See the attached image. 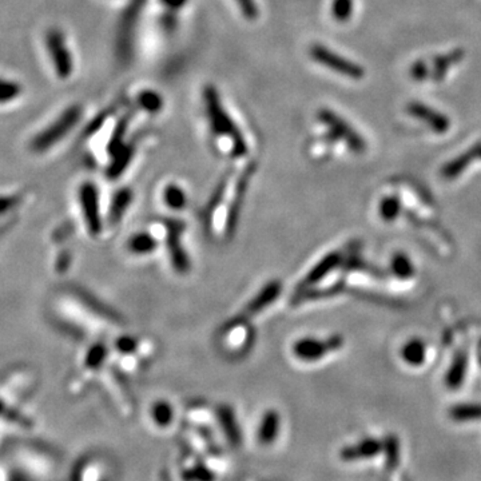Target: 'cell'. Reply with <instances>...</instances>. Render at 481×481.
I'll return each instance as SVG.
<instances>
[{"instance_id": "cell-20", "label": "cell", "mask_w": 481, "mask_h": 481, "mask_svg": "<svg viewBox=\"0 0 481 481\" xmlns=\"http://www.w3.org/2000/svg\"><path fill=\"white\" fill-rule=\"evenodd\" d=\"M353 12V0H333L332 14L335 21H348Z\"/></svg>"}, {"instance_id": "cell-9", "label": "cell", "mask_w": 481, "mask_h": 481, "mask_svg": "<svg viewBox=\"0 0 481 481\" xmlns=\"http://www.w3.org/2000/svg\"><path fill=\"white\" fill-rule=\"evenodd\" d=\"M475 158H481V142L475 145L472 148H469L467 153L461 154L460 157L455 158L452 162L446 164L442 168V175L446 179H452L456 178L458 175H460L461 173L468 168Z\"/></svg>"}, {"instance_id": "cell-5", "label": "cell", "mask_w": 481, "mask_h": 481, "mask_svg": "<svg viewBox=\"0 0 481 481\" xmlns=\"http://www.w3.org/2000/svg\"><path fill=\"white\" fill-rule=\"evenodd\" d=\"M320 119L328 126V128L331 130V132L335 135V138H340L341 141H344L349 146V148H352L355 153H364L365 151L366 146H365V142L362 141V138L333 111L321 110Z\"/></svg>"}, {"instance_id": "cell-23", "label": "cell", "mask_w": 481, "mask_h": 481, "mask_svg": "<svg viewBox=\"0 0 481 481\" xmlns=\"http://www.w3.org/2000/svg\"><path fill=\"white\" fill-rule=\"evenodd\" d=\"M411 75L416 81H424L429 77V67L424 61L415 63L411 68Z\"/></svg>"}, {"instance_id": "cell-19", "label": "cell", "mask_w": 481, "mask_h": 481, "mask_svg": "<svg viewBox=\"0 0 481 481\" xmlns=\"http://www.w3.org/2000/svg\"><path fill=\"white\" fill-rule=\"evenodd\" d=\"M138 105L141 106L144 110H146L148 112H157L162 108L164 102L162 98L154 92V91H144L139 97H138Z\"/></svg>"}, {"instance_id": "cell-12", "label": "cell", "mask_w": 481, "mask_h": 481, "mask_svg": "<svg viewBox=\"0 0 481 481\" xmlns=\"http://www.w3.org/2000/svg\"><path fill=\"white\" fill-rule=\"evenodd\" d=\"M404 361L412 366H420L425 361V345L421 340H411L406 342L401 351Z\"/></svg>"}, {"instance_id": "cell-18", "label": "cell", "mask_w": 481, "mask_h": 481, "mask_svg": "<svg viewBox=\"0 0 481 481\" xmlns=\"http://www.w3.org/2000/svg\"><path fill=\"white\" fill-rule=\"evenodd\" d=\"M401 211V204L396 197H386L380 204V215L384 221L392 222L397 218Z\"/></svg>"}, {"instance_id": "cell-11", "label": "cell", "mask_w": 481, "mask_h": 481, "mask_svg": "<svg viewBox=\"0 0 481 481\" xmlns=\"http://www.w3.org/2000/svg\"><path fill=\"white\" fill-rule=\"evenodd\" d=\"M81 202H82V208H84V217H87L88 219V226L95 230L98 229V219L95 214V204L97 202V191L95 188L90 184H86L81 188Z\"/></svg>"}, {"instance_id": "cell-3", "label": "cell", "mask_w": 481, "mask_h": 481, "mask_svg": "<svg viewBox=\"0 0 481 481\" xmlns=\"http://www.w3.org/2000/svg\"><path fill=\"white\" fill-rule=\"evenodd\" d=\"M44 42L58 78L68 79L74 71V61L62 30L58 27L48 28Z\"/></svg>"}, {"instance_id": "cell-7", "label": "cell", "mask_w": 481, "mask_h": 481, "mask_svg": "<svg viewBox=\"0 0 481 481\" xmlns=\"http://www.w3.org/2000/svg\"><path fill=\"white\" fill-rule=\"evenodd\" d=\"M408 112L412 117L425 122L433 131H436L439 134L446 132L451 127V121L445 115H442L439 111H436L428 106L419 104V102H415V104H411L408 106Z\"/></svg>"}, {"instance_id": "cell-6", "label": "cell", "mask_w": 481, "mask_h": 481, "mask_svg": "<svg viewBox=\"0 0 481 481\" xmlns=\"http://www.w3.org/2000/svg\"><path fill=\"white\" fill-rule=\"evenodd\" d=\"M342 345H344V340L340 335H333L325 341L305 338L297 342V345L294 346V353L301 360L315 361L326 356L329 352L340 349Z\"/></svg>"}, {"instance_id": "cell-13", "label": "cell", "mask_w": 481, "mask_h": 481, "mask_svg": "<svg viewBox=\"0 0 481 481\" xmlns=\"http://www.w3.org/2000/svg\"><path fill=\"white\" fill-rule=\"evenodd\" d=\"M341 261V255L338 253H333L326 255L312 272L309 273V275L306 277V282L308 284H315L318 281H321L326 274L332 272L335 266L340 264Z\"/></svg>"}, {"instance_id": "cell-21", "label": "cell", "mask_w": 481, "mask_h": 481, "mask_svg": "<svg viewBox=\"0 0 481 481\" xmlns=\"http://www.w3.org/2000/svg\"><path fill=\"white\" fill-rule=\"evenodd\" d=\"M0 418L7 420V421H10V422L19 424V425H28V424H30L27 420L21 416L19 412L11 409V408H10L8 405H6L1 400H0Z\"/></svg>"}, {"instance_id": "cell-2", "label": "cell", "mask_w": 481, "mask_h": 481, "mask_svg": "<svg viewBox=\"0 0 481 481\" xmlns=\"http://www.w3.org/2000/svg\"><path fill=\"white\" fill-rule=\"evenodd\" d=\"M205 102H206V110H208V115H209L211 130L217 135L230 138L234 144L235 155L245 153V144L242 141V137L238 132L237 126L234 125V122L231 121L230 115L222 107V104L219 101V97H218L215 88L208 87L205 90Z\"/></svg>"}, {"instance_id": "cell-10", "label": "cell", "mask_w": 481, "mask_h": 481, "mask_svg": "<svg viewBox=\"0 0 481 481\" xmlns=\"http://www.w3.org/2000/svg\"><path fill=\"white\" fill-rule=\"evenodd\" d=\"M467 366H468V358L464 352H459L456 357L453 358L446 376H445V384L449 389H459L461 384L464 382V378L467 375Z\"/></svg>"}, {"instance_id": "cell-22", "label": "cell", "mask_w": 481, "mask_h": 481, "mask_svg": "<svg viewBox=\"0 0 481 481\" xmlns=\"http://www.w3.org/2000/svg\"><path fill=\"white\" fill-rule=\"evenodd\" d=\"M166 201H168V205L173 208H182L185 204L184 191H181V188L177 186H168L166 190Z\"/></svg>"}, {"instance_id": "cell-8", "label": "cell", "mask_w": 481, "mask_h": 481, "mask_svg": "<svg viewBox=\"0 0 481 481\" xmlns=\"http://www.w3.org/2000/svg\"><path fill=\"white\" fill-rule=\"evenodd\" d=\"M382 449L378 440L368 439L360 441L356 445H351L341 452V458L345 460L357 461L358 459H371L377 456Z\"/></svg>"}, {"instance_id": "cell-4", "label": "cell", "mask_w": 481, "mask_h": 481, "mask_svg": "<svg viewBox=\"0 0 481 481\" xmlns=\"http://www.w3.org/2000/svg\"><path fill=\"white\" fill-rule=\"evenodd\" d=\"M311 57L315 62L322 64L329 70H333L335 72H338L344 77H348L355 81L364 78V70L360 66L338 55L337 52L322 44H313L311 47Z\"/></svg>"}, {"instance_id": "cell-1", "label": "cell", "mask_w": 481, "mask_h": 481, "mask_svg": "<svg viewBox=\"0 0 481 481\" xmlns=\"http://www.w3.org/2000/svg\"><path fill=\"white\" fill-rule=\"evenodd\" d=\"M82 114L84 110L81 105H72L66 108L51 125L47 126L32 138L30 145L31 151L44 153L48 148L59 144L63 138L79 124Z\"/></svg>"}, {"instance_id": "cell-16", "label": "cell", "mask_w": 481, "mask_h": 481, "mask_svg": "<svg viewBox=\"0 0 481 481\" xmlns=\"http://www.w3.org/2000/svg\"><path fill=\"white\" fill-rule=\"evenodd\" d=\"M391 269H392L393 274L401 279H408L415 274V266H413L412 261L408 258V255H405L402 253H398L392 258Z\"/></svg>"}, {"instance_id": "cell-14", "label": "cell", "mask_w": 481, "mask_h": 481, "mask_svg": "<svg viewBox=\"0 0 481 481\" xmlns=\"http://www.w3.org/2000/svg\"><path fill=\"white\" fill-rule=\"evenodd\" d=\"M451 419L459 422L481 421V404H462L456 405L449 412Z\"/></svg>"}, {"instance_id": "cell-15", "label": "cell", "mask_w": 481, "mask_h": 481, "mask_svg": "<svg viewBox=\"0 0 481 481\" xmlns=\"http://www.w3.org/2000/svg\"><path fill=\"white\" fill-rule=\"evenodd\" d=\"M462 57H464L462 51H459V50H458V51H453V52L446 54V55H444V57L436 58L435 62H433V71H432L433 78H435L436 81L442 79V77L448 72V70H449L453 64L460 62L461 59H462Z\"/></svg>"}, {"instance_id": "cell-17", "label": "cell", "mask_w": 481, "mask_h": 481, "mask_svg": "<svg viewBox=\"0 0 481 481\" xmlns=\"http://www.w3.org/2000/svg\"><path fill=\"white\" fill-rule=\"evenodd\" d=\"M23 92L21 84L10 79L0 78V105L11 104L17 101Z\"/></svg>"}, {"instance_id": "cell-24", "label": "cell", "mask_w": 481, "mask_h": 481, "mask_svg": "<svg viewBox=\"0 0 481 481\" xmlns=\"http://www.w3.org/2000/svg\"><path fill=\"white\" fill-rule=\"evenodd\" d=\"M238 4L241 6L244 14L249 18H254L257 15V10H255V4L253 0H238Z\"/></svg>"}]
</instances>
